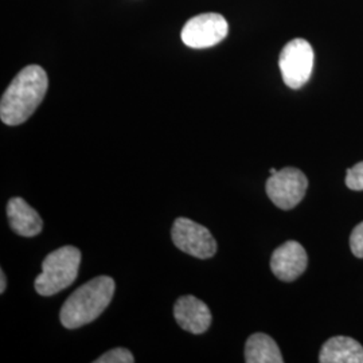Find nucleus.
Returning <instances> with one entry per match:
<instances>
[{
    "label": "nucleus",
    "mask_w": 363,
    "mask_h": 363,
    "mask_svg": "<svg viewBox=\"0 0 363 363\" xmlns=\"http://www.w3.org/2000/svg\"><path fill=\"white\" fill-rule=\"evenodd\" d=\"M346 184L350 190L362 191L363 190V162L357 163L354 167L347 169Z\"/></svg>",
    "instance_id": "nucleus-14"
},
{
    "label": "nucleus",
    "mask_w": 363,
    "mask_h": 363,
    "mask_svg": "<svg viewBox=\"0 0 363 363\" xmlns=\"http://www.w3.org/2000/svg\"><path fill=\"white\" fill-rule=\"evenodd\" d=\"M228 31V22L220 13H201L184 25L181 37L189 48L206 49L226 38Z\"/></svg>",
    "instance_id": "nucleus-7"
},
{
    "label": "nucleus",
    "mask_w": 363,
    "mask_h": 363,
    "mask_svg": "<svg viewBox=\"0 0 363 363\" xmlns=\"http://www.w3.org/2000/svg\"><path fill=\"white\" fill-rule=\"evenodd\" d=\"M171 237L175 247L196 259H210L217 252V242L208 229L189 218L175 220Z\"/></svg>",
    "instance_id": "nucleus-6"
},
{
    "label": "nucleus",
    "mask_w": 363,
    "mask_h": 363,
    "mask_svg": "<svg viewBox=\"0 0 363 363\" xmlns=\"http://www.w3.org/2000/svg\"><path fill=\"white\" fill-rule=\"evenodd\" d=\"M135 358L132 352L124 347H117L103 354L94 363H133Z\"/></svg>",
    "instance_id": "nucleus-13"
},
{
    "label": "nucleus",
    "mask_w": 363,
    "mask_h": 363,
    "mask_svg": "<svg viewBox=\"0 0 363 363\" xmlns=\"http://www.w3.org/2000/svg\"><path fill=\"white\" fill-rule=\"evenodd\" d=\"M269 172H271V175H272V174H276V172H277V169H269Z\"/></svg>",
    "instance_id": "nucleus-17"
},
{
    "label": "nucleus",
    "mask_w": 363,
    "mask_h": 363,
    "mask_svg": "<svg viewBox=\"0 0 363 363\" xmlns=\"http://www.w3.org/2000/svg\"><path fill=\"white\" fill-rule=\"evenodd\" d=\"M245 362L283 363V355L272 337L262 333L247 337L245 345Z\"/></svg>",
    "instance_id": "nucleus-12"
},
{
    "label": "nucleus",
    "mask_w": 363,
    "mask_h": 363,
    "mask_svg": "<svg viewBox=\"0 0 363 363\" xmlns=\"http://www.w3.org/2000/svg\"><path fill=\"white\" fill-rule=\"evenodd\" d=\"M174 316L177 323L187 333L195 335L203 334L211 325V312L199 298L187 295L177 300L174 306Z\"/></svg>",
    "instance_id": "nucleus-9"
},
{
    "label": "nucleus",
    "mask_w": 363,
    "mask_h": 363,
    "mask_svg": "<svg viewBox=\"0 0 363 363\" xmlns=\"http://www.w3.org/2000/svg\"><path fill=\"white\" fill-rule=\"evenodd\" d=\"M115 288V281L109 276H99L77 288L60 312L62 325L73 330L97 319L109 306Z\"/></svg>",
    "instance_id": "nucleus-2"
},
{
    "label": "nucleus",
    "mask_w": 363,
    "mask_h": 363,
    "mask_svg": "<svg viewBox=\"0 0 363 363\" xmlns=\"http://www.w3.org/2000/svg\"><path fill=\"white\" fill-rule=\"evenodd\" d=\"M350 247L355 257L363 259V222L354 228L350 235Z\"/></svg>",
    "instance_id": "nucleus-15"
},
{
    "label": "nucleus",
    "mask_w": 363,
    "mask_h": 363,
    "mask_svg": "<svg viewBox=\"0 0 363 363\" xmlns=\"http://www.w3.org/2000/svg\"><path fill=\"white\" fill-rule=\"evenodd\" d=\"M7 217L11 229L18 235L35 237L42 232L43 222L38 213L19 196L9 201Z\"/></svg>",
    "instance_id": "nucleus-10"
},
{
    "label": "nucleus",
    "mask_w": 363,
    "mask_h": 363,
    "mask_svg": "<svg viewBox=\"0 0 363 363\" xmlns=\"http://www.w3.org/2000/svg\"><path fill=\"white\" fill-rule=\"evenodd\" d=\"M7 286V280H6V274L3 272V269L0 271V294H3L6 291Z\"/></svg>",
    "instance_id": "nucleus-16"
},
{
    "label": "nucleus",
    "mask_w": 363,
    "mask_h": 363,
    "mask_svg": "<svg viewBox=\"0 0 363 363\" xmlns=\"http://www.w3.org/2000/svg\"><path fill=\"white\" fill-rule=\"evenodd\" d=\"M308 189V179L303 171L294 167L277 171L267 181V194L281 210L296 208Z\"/></svg>",
    "instance_id": "nucleus-5"
},
{
    "label": "nucleus",
    "mask_w": 363,
    "mask_h": 363,
    "mask_svg": "<svg viewBox=\"0 0 363 363\" xmlns=\"http://www.w3.org/2000/svg\"><path fill=\"white\" fill-rule=\"evenodd\" d=\"M283 81L291 89H300L311 77L313 50L306 39L288 42L279 58Z\"/></svg>",
    "instance_id": "nucleus-4"
},
{
    "label": "nucleus",
    "mask_w": 363,
    "mask_h": 363,
    "mask_svg": "<svg viewBox=\"0 0 363 363\" xmlns=\"http://www.w3.org/2000/svg\"><path fill=\"white\" fill-rule=\"evenodd\" d=\"M319 362L363 363L362 345L349 337H331L322 347Z\"/></svg>",
    "instance_id": "nucleus-11"
},
{
    "label": "nucleus",
    "mask_w": 363,
    "mask_h": 363,
    "mask_svg": "<svg viewBox=\"0 0 363 363\" xmlns=\"http://www.w3.org/2000/svg\"><path fill=\"white\" fill-rule=\"evenodd\" d=\"M308 256L306 249L296 241H286L273 252L271 269L273 274L286 283L296 280L307 269Z\"/></svg>",
    "instance_id": "nucleus-8"
},
{
    "label": "nucleus",
    "mask_w": 363,
    "mask_h": 363,
    "mask_svg": "<svg viewBox=\"0 0 363 363\" xmlns=\"http://www.w3.org/2000/svg\"><path fill=\"white\" fill-rule=\"evenodd\" d=\"M81 252L76 247H62L52 252L42 262V273L35 279V291L52 296L72 286L78 276Z\"/></svg>",
    "instance_id": "nucleus-3"
},
{
    "label": "nucleus",
    "mask_w": 363,
    "mask_h": 363,
    "mask_svg": "<svg viewBox=\"0 0 363 363\" xmlns=\"http://www.w3.org/2000/svg\"><path fill=\"white\" fill-rule=\"evenodd\" d=\"M49 78L38 65L26 66L3 93L0 101V117L7 125H19L35 112L46 96Z\"/></svg>",
    "instance_id": "nucleus-1"
}]
</instances>
